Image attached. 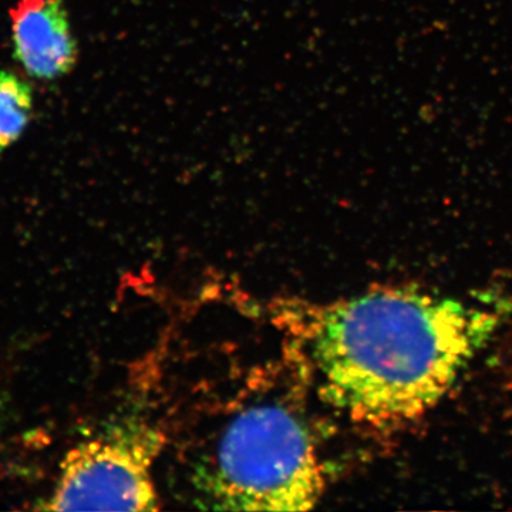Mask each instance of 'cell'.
<instances>
[{
  "label": "cell",
  "mask_w": 512,
  "mask_h": 512,
  "mask_svg": "<svg viewBox=\"0 0 512 512\" xmlns=\"http://www.w3.org/2000/svg\"><path fill=\"white\" fill-rule=\"evenodd\" d=\"M197 481L212 510L308 511L325 491L308 430L276 404L239 413Z\"/></svg>",
  "instance_id": "obj_2"
},
{
  "label": "cell",
  "mask_w": 512,
  "mask_h": 512,
  "mask_svg": "<svg viewBox=\"0 0 512 512\" xmlns=\"http://www.w3.org/2000/svg\"><path fill=\"white\" fill-rule=\"evenodd\" d=\"M9 18L13 57L29 77L55 82L72 73L79 49L63 0H18Z\"/></svg>",
  "instance_id": "obj_4"
},
{
  "label": "cell",
  "mask_w": 512,
  "mask_h": 512,
  "mask_svg": "<svg viewBox=\"0 0 512 512\" xmlns=\"http://www.w3.org/2000/svg\"><path fill=\"white\" fill-rule=\"evenodd\" d=\"M500 319L480 303L412 288L332 303L313 326L320 392L373 426L419 420L453 389Z\"/></svg>",
  "instance_id": "obj_1"
},
{
  "label": "cell",
  "mask_w": 512,
  "mask_h": 512,
  "mask_svg": "<svg viewBox=\"0 0 512 512\" xmlns=\"http://www.w3.org/2000/svg\"><path fill=\"white\" fill-rule=\"evenodd\" d=\"M164 436L146 423L113 427L67 451L42 510L157 511L153 467Z\"/></svg>",
  "instance_id": "obj_3"
},
{
  "label": "cell",
  "mask_w": 512,
  "mask_h": 512,
  "mask_svg": "<svg viewBox=\"0 0 512 512\" xmlns=\"http://www.w3.org/2000/svg\"><path fill=\"white\" fill-rule=\"evenodd\" d=\"M33 104L32 86L19 74L0 69V156L28 130Z\"/></svg>",
  "instance_id": "obj_5"
}]
</instances>
